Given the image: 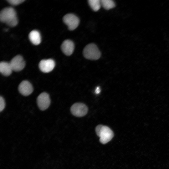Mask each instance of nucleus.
Masks as SVG:
<instances>
[{"label": "nucleus", "instance_id": "1", "mask_svg": "<svg viewBox=\"0 0 169 169\" xmlns=\"http://www.w3.org/2000/svg\"><path fill=\"white\" fill-rule=\"evenodd\" d=\"M0 20L11 27L15 26L18 23L16 12L13 8L11 7L6 8L1 11Z\"/></svg>", "mask_w": 169, "mask_h": 169}, {"label": "nucleus", "instance_id": "2", "mask_svg": "<svg viewBox=\"0 0 169 169\" xmlns=\"http://www.w3.org/2000/svg\"><path fill=\"white\" fill-rule=\"evenodd\" d=\"M95 131L97 135L100 138V141L103 144L109 142L114 136L112 130L106 126L98 125L95 128Z\"/></svg>", "mask_w": 169, "mask_h": 169}, {"label": "nucleus", "instance_id": "3", "mask_svg": "<svg viewBox=\"0 0 169 169\" xmlns=\"http://www.w3.org/2000/svg\"><path fill=\"white\" fill-rule=\"evenodd\" d=\"M84 57L88 59L96 60L99 59L101 53L97 46L91 43L87 45L83 51Z\"/></svg>", "mask_w": 169, "mask_h": 169}, {"label": "nucleus", "instance_id": "4", "mask_svg": "<svg viewBox=\"0 0 169 169\" xmlns=\"http://www.w3.org/2000/svg\"><path fill=\"white\" fill-rule=\"evenodd\" d=\"M63 21L70 30H73L76 29L78 26L79 22V18L72 13L67 14L64 15L63 18Z\"/></svg>", "mask_w": 169, "mask_h": 169}, {"label": "nucleus", "instance_id": "5", "mask_svg": "<svg viewBox=\"0 0 169 169\" xmlns=\"http://www.w3.org/2000/svg\"><path fill=\"white\" fill-rule=\"evenodd\" d=\"M70 111L74 116L81 117L85 115L87 113L88 109L84 104L76 103L74 104L71 107Z\"/></svg>", "mask_w": 169, "mask_h": 169}, {"label": "nucleus", "instance_id": "6", "mask_svg": "<svg viewBox=\"0 0 169 169\" xmlns=\"http://www.w3.org/2000/svg\"><path fill=\"white\" fill-rule=\"evenodd\" d=\"M50 102L49 95L46 93H41L37 99V103L39 108L41 110H44L49 106Z\"/></svg>", "mask_w": 169, "mask_h": 169}, {"label": "nucleus", "instance_id": "7", "mask_svg": "<svg viewBox=\"0 0 169 169\" xmlns=\"http://www.w3.org/2000/svg\"><path fill=\"white\" fill-rule=\"evenodd\" d=\"M10 64L13 70L19 71L22 70L25 67V62L20 55H17L13 58L11 60Z\"/></svg>", "mask_w": 169, "mask_h": 169}, {"label": "nucleus", "instance_id": "8", "mask_svg": "<svg viewBox=\"0 0 169 169\" xmlns=\"http://www.w3.org/2000/svg\"><path fill=\"white\" fill-rule=\"evenodd\" d=\"M55 66L54 61L51 59L42 60L39 64L40 69L44 73L51 72L54 69Z\"/></svg>", "mask_w": 169, "mask_h": 169}, {"label": "nucleus", "instance_id": "9", "mask_svg": "<svg viewBox=\"0 0 169 169\" xmlns=\"http://www.w3.org/2000/svg\"><path fill=\"white\" fill-rule=\"evenodd\" d=\"M18 90L23 95L28 96L30 95L33 91V88L31 84L28 81H22L18 86Z\"/></svg>", "mask_w": 169, "mask_h": 169}, {"label": "nucleus", "instance_id": "10", "mask_svg": "<svg viewBox=\"0 0 169 169\" xmlns=\"http://www.w3.org/2000/svg\"><path fill=\"white\" fill-rule=\"evenodd\" d=\"M74 47V44L73 42L69 39L64 40L61 46L62 52L67 56H70L72 54Z\"/></svg>", "mask_w": 169, "mask_h": 169}, {"label": "nucleus", "instance_id": "11", "mask_svg": "<svg viewBox=\"0 0 169 169\" xmlns=\"http://www.w3.org/2000/svg\"><path fill=\"white\" fill-rule=\"evenodd\" d=\"M12 69L10 64L6 62L2 61L0 63V71L5 76H8L12 73Z\"/></svg>", "mask_w": 169, "mask_h": 169}, {"label": "nucleus", "instance_id": "12", "mask_svg": "<svg viewBox=\"0 0 169 169\" xmlns=\"http://www.w3.org/2000/svg\"><path fill=\"white\" fill-rule=\"evenodd\" d=\"M29 38L31 42L34 44H39L41 41L40 34L37 30L31 31L29 34Z\"/></svg>", "mask_w": 169, "mask_h": 169}, {"label": "nucleus", "instance_id": "13", "mask_svg": "<svg viewBox=\"0 0 169 169\" xmlns=\"http://www.w3.org/2000/svg\"><path fill=\"white\" fill-rule=\"evenodd\" d=\"M88 3L94 11H97L100 8L101 5V0H89Z\"/></svg>", "mask_w": 169, "mask_h": 169}, {"label": "nucleus", "instance_id": "14", "mask_svg": "<svg viewBox=\"0 0 169 169\" xmlns=\"http://www.w3.org/2000/svg\"><path fill=\"white\" fill-rule=\"evenodd\" d=\"M101 5L104 8L109 10L115 7V4L112 0H101Z\"/></svg>", "mask_w": 169, "mask_h": 169}, {"label": "nucleus", "instance_id": "15", "mask_svg": "<svg viewBox=\"0 0 169 169\" xmlns=\"http://www.w3.org/2000/svg\"><path fill=\"white\" fill-rule=\"evenodd\" d=\"M7 1L11 5H16L22 3L24 0H8Z\"/></svg>", "mask_w": 169, "mask_h": 169}, {"label": "nucleus", "instance_id": "16", "mask_svg": "<svg viewBox=\"0 0 169 169\" xmlns=\"http://www.w3.org/2000/svg\"><path fill=\"white\" fill-rule=\"evenodd\" d=\"M5 102L2 96L0 97V111L1 112L3 110L5 106Z\"/></svg>", "mask_w": 169, "mask_h": 169}, {"label": "nucleus", "instance_id": "17", "mask_svg": "<svg viewBox=\"0 0 169 169\" xmlns=\"http://www.w3.org/2000/svg\"><path fill=\"white\" fill-rule=\"evenodd\" d=\"M100 91V90L99 87H97L96 89L95 90V93L96 94H99Z\"/></svg>", "mask_w": 169, "mask_h": 169}]
</instances>
